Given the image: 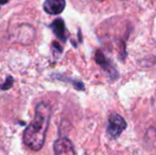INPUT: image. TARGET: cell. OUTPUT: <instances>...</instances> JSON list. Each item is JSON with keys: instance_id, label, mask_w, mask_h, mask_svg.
Returning <instances> with one entry per match:
<instances>
[{"instance_id": "cell-1", "label": "cell", "mask_w": 156, "mask_h": 155, "mask_svg": "<svg viewBox=\"0 0 156 155\" xmlns=\"http://www.w3.org/2000/svg\"><path fill=\"white\" fill-rule=\"evenodd\" d=\"M51 118V106L47 102H39L35 107L34 118L23 134L25 145L32 151H39L46 140Z\"/></svg>"}, {"instance_id": "cell-2", "label": "cell", "mask_w": 156, "mask_h": 155, "mask_svg": "<svg viewBox=\"0 0 156 155\" xmlns=\"http://www.w3.org/2000/svg\"><path fill=\"white\" fill-rule=\"evenodd\" d=\"M126 121L122 116H120L118 114L111 115L106 129L107 136L112 139H117L124 132V130L126 129Z\"/></svg>"}, {"instance_id": "cell-3", "label": "cell", "mask_w": 156, "mask_h": 155, "mask_svg": "<svg viewBox=\"0 0 156 155\" xmlns=\"http://www.w3.org/2000/svg\"><path fill=\"white\" fill-rule=\"evenodd\" d=\"M94 60H96L97 64L108 75L111 80H117L118 77H119V73H118L117 69L114 66L112 61L109 58H107L100 50H97L96 54H94Z\"/></svg>"}, {"instance_id": "cell-4", "label": "cell", "mask_w": 156, "mask_h": 155, "mask_svg": "<svg viewBox=\"0 0 156 155\" xmlns=\"http://www.w3.org/2000/svg\"><path fill=\"white\" fill-rule=\"evenodd\" d=\"M14 41L21 44H30L35 37V30L30 25H21L15 29L14 31Z\"/></svg>"}, {"instance_id": "cell-5", "label": "cell", "mask_w": 156, "mask_h": 155, "mask_svg": "<svg viewBox=\"0 0 156 155\" xmlns=\"http://www.w3.org/2000/svg\"><path fill=\"white\" fill-rule=\"evenodd\" d=\"M54 155H76L72 143L66 137H61L54 141Z\"/></svg>"}, {"instance_id": "cell-6", "label": "cell", "mask_w": 156, "mask_h": 155, "mask_svg": "<svg viewBox=\"0 0 156 155\" xmlns=\"http://www.w3.org/2000/svg\"><path fill=\"white\" fill-rule=\"evenodd\" d=\"M44 10L49 15H58L64 11L66 6L65 0H45Z\"/></svg>"}, {"instance_id": "cell-7", "label": "cell", "mask_w": 156, "mask_h": 155, "mask_svg": "<svg viewBox=\"0 0 156 155\" xmlns=\"http://www.w3.org/2000/svg\"><path fill=\"white\" fill-rule=\"evenodd\" d=\"M50 29L52 30V32L54 33V35L56 36L61 41L65 43L67 41V31H66L65 23L62 18H56L55 20L52 21V23L49 26Z\"/></svg>"}, {"instance_id": "cell-8", "label": "cell", "mask_w": 156, "mask_h": 155, "mask_svg": "<svg viewBox=\"0 0 156 155\" xmlns=\"http://www.w3.org/2000/svg\"><path fill=\"white\" fill-rule=\"evenodd\" d=\"M14 84V79H13L11 76H9L8 78L5 79L3 84L0 85V90H6V89H10L11 87Z\"/></svg>"}, {"instance_id": "cell-9", "label": "cell", "mask_w": 156, "mask_h": 155, "mask_svg": "<svg viewBox=\"0 0 156 155\" xmlns=\"http://www.w3.org/2000/svg\"><path fill=\"white\" fill-rule=\"evenodd\" d=\"M98 1H104V0H98Z\"/></svg>"}]
</instances>
